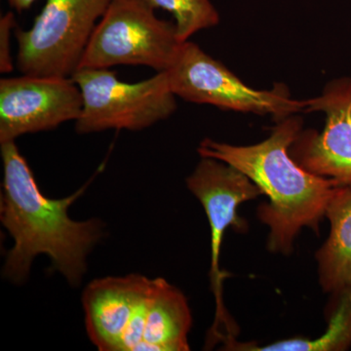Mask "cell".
<instances>
[{
    "label": "cell",
    "mask_w": 351,
    "mask_h": 351,
    "mask_svg": "<svg viewBox=\"0 0 351 351\" xmlns=\"http://www.w3.org/2000/svg\"><path fill=\"white\" fill-rule=\"evenodd\" d=\"M0 145L3 161L0 219L14 240L6 255L4 276L22 282L29 276L34 258L47 255L53 267L71 285L77 286L86 271L88 254L103 234L97 219L69 218V207L86 186L69 197H46L15 141Z\"/></svg>",
    "instance_id": "obj_1"
},
{
    "label": "cell",
    "mask_w": 351,
    "mask_h": 351,
    "mask_svg": "<svg viewBox=\"0 0 351 351\" xmlns=\"http://www.w3.org/2000/svg\"><path fill=\"white\" fill-rule=\"evenodd\" d=\"M302 131L298 115L277 122L269 138L258 144L233 145L205 138L198 154L232 165L244 173L267 195L258 217L269 228L267 248L288 255L302 228L318 232L319 223L337 184L302 168L290 147Z\"/></svg>",
    "instance_id": "obj_2"
},
{
    "label": "cell",
    "mask_w": 351,
    "mask_h": 351,
    "mask_svg": "<svg viewBox=\"0 0 351 351\" xmlns=\"http://www.w3.org/2000/svg\"><path fill=\"white\" fill-rule=\"evenodd\" d=\"M147 0H112L90 38L80 69L143 66L165 71L182 43L175 23Z\"/></svg>",
    "instance_id": "obj_3"
},
{
    "label": "cell",
    "mask_w": 351,
    "mask_h": 351,
    "mask_svg": "<svg viewBox=\"0 0 351 351\" xmlns=\"http://www.w3.org/2000/svg\"><path fill=\"white\" fill-rule=\"evenodd\" d=\"M82 94L80 134L107 130L140 131L169 119L177 110L166 71L128 83L108 69H78L71 75Z\"/></svg>",
    "instance_id": "obj_4"
},
{
    "label": "cell",
    "mask_w": 351,
    "mask_h": 351,
    "mask_svg": "<svg viewBox=\"0 0 351 351\" xmlns=\"http://www.w3.org/2000/svg\"><path fill=\"white\" fill-rule=\"evenodd\" d=\"M176 97L233 112L270 115L276 122L306 112L307 100H295L284 84L270 90L247 86L225 64L191 41L182 44L165 71Z\"/></svg>",
    "instance_id": "obj_5"
},
{
    "label": "cell",
    "mask_w": 351,
    "mask_h": 351,
    "mask_svg": "<svg viewBox=\"0 0 351 351\" xmlns=\"http://www.w3.org/2000/svg\"><path fill=\"white\" fill-rule=\"evenodd\" d=\"M112 0H46L27 31L16 32V66L22 75H71Z\"/></svg>",
    "instance_id": "obj_6"
},
{
    "label": "cell",
    "mask_w": 351,
    "mask_h": 351,
    "mask_svg": "<svg viewBox=\"0 0 351 351\" xmlns=\"http://www.w3.org/2000/svg\"><path fill=\"white\" fill-rule=\"evenodd\" d=\"M186 184L204 208L211 228L210 277L216 297L217 311L209 339L214 343L221 341V329H223V341H228L235 339L237 332L221 301L223 281L226 276L219 267L221 243L228 228H232L235 232H246L248 228L246 221L237 216V208L246 201L255 199L263 193L241 171L210 157H201L193 174L186 179Z\"/></svg>",
    "instance_id": "obj_7"
},
{
    "label": "cell",
    "mask_w": 351,
    "mask_h": 351,
    "mask_svg": "<svg viewBox=\"0 0 351 351\" xmlns=\"http://www.w3.org/2000/svg\"><path fill=\"white\" fill-rule=\"evenodd\" d=\"M83 106L71 77L22 75L0 80V144L76 121Z\"/></svg>",
    "instance_id": "obj_8"
},
{
    "label": "cell",
    "mask_w": 351,
    "mask_h": 351,
    "mask_svg": "<svg viewBox=\"0 0 351 351\" xmlns=\"http://www.w3.org/2000/svg\"><path fill=\"white\" fill-rule=\"evenodd\" d=\"M314 112L324 113V128L302 129L290 154L308 172L351 186V77L332 80L319 96L307 99L306 112Z\"/></svg>",
    "instance_id": "obj_9"
},
{
    "label": "cell",
    "mask_w": 351,
    "mask_h": 351,
    "mask_svg": "<svg viewBox=\"0 0 351 351\" xmlns=\"http://www.w3.org/2000/svg\"><path fill=\"white\" fill-rule=\"evenodd\" d=\"M152 279L131 274L92 281L82 295L89 338L101 351H119L120 343Z\"/></svg>",
    "instance_id": "obj_10"
},
{
    "label": "cell",
    "mask_w": 351,
    "mask_h": 351,
    "mask_svg": "<svg viewBox=\"0 0 351 351\" xmlns=\"http://www.w3.org/2000/svg\"><path fill=\"white\" fill-rule=\"evenodd\" d=\"M325 217L329 237L316 253L321 287L335 298L351 293V186H337Z\"/></svg>",
    "instance_id": "obj_11"
},
{
    "label": "cell",
    "mask_w": 351,
    "mask_h": 351,
    "mask_svg": "<svg viewBox=\"0 0 351 351\" xmlns=\"http://www.w3.org/2000/svg\"><path fill=\"white\" fill-rule=\"evenodd\" d=\"M191 325L193 316L184 295L165 279L156 278L140 351L189 350Z\"/></svg>",
    "instance_id": "obj_12"
},
{
    "label": "cell",
    "mask_w": 351,
    "mask_h": 351,
    "mask_svg": "<svg viewBox=\"0 0 351 351\" xmlns=\"http://www.w3.org/2000/svg\"><path fill=\"white\" fill-rule=\"evenodd\" d=\"M336 306L326 331L319 338H294L269 345L240 343L235 341L232 350L246 351H343L351 346V293L335 298Z\"/></svg>",
    "instance_id": "obj_13"
},
{
    "label": "cell",
    "mask_w": 351,
    "mask_h": 351,
    "mask_svg": "<svg viewBox=\"0 0 351 351\" xmlns=\"http://www.w3.org/2000/svg\"><path fill=\"white\" fill-rule=\"evenodd\" d=\"M156 9L172 14L178 36L186 43L203 29L219 23V15L211 0H147Z\"/></svg>",
    "instance_id": "obj_14"
},
{
    "label": "cell",
    "mask_w": 351,
    "mask_h": 351,
    "mask_svg": "<svg viewBox=\"0 0 351 351\" xmlns=\"http://www.w3.org/2000/svg\"><path fill=\"white\" fill-rule=\"evenodd\" d=\"M16 27L15 16L9 11L0 18V73H10L14 69L12 34Z\"/></svg>",
    "instance_id": "obj_15"
},
{
    "label": "cell",
    "mask_w": 351,
    "mask_h": 351,
    "mask_svg": "<svg viewBox=\"0 0 351 351\" xmlns=\"http://www.w3.org/2000/svg\"><path fill=\"white\" fill-rule=\"evenodd\" d=\"M9 5L13 10L17 11L18 13L23 12V11L29 10L34 2L38 0H7Z\"/></svg>",
    "instance_id": "obj_16"
}]
</instances>
